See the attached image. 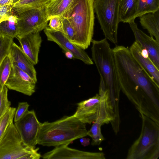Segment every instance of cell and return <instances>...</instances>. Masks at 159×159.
<instances>
[{"label": "cell", "mask_w": 159, "mask_h": 159, "mask_svg": "<svg viewBox=\"0 0 159 159\" xmlns=\"http://www.w3.org/2000/svg\"><path fill=\"white\" fill-rule=\"evenodd\" d=\"M15 122L14 125L24 144L31 148H36L41 123L34 110H28L21 119Z\"/></svg>", "instance_id": "30bf717a"}, {"label": "cell", "mask_w": 159, "mask_h": 159, "mask_svg": "<svg viewBox=\"0 0 159 159\" xmlns=\"http://www.w3.org/2000/svg\"><path fill=\"white\" fill-rule=\"evenodd\" d=\"M16 108L11 107L9 110L0 118V139L11 123L13 122Z\"/></svg>", "instance_id": "4316f807"}, {"label": "cell", "mask_w": 159, "mask_h": 159, "mask_svg": "<svg viewBox=\"0 0 159 159\" xmlns=\"http://www.w3.org/2000/svg\"><path fill=\"white\" fill-rule=\"evenodd\" d=\"M129 49L132 56L138 64L159 85V69L149 57L147 51L135 41Z\"/></svg>", "instance_id": "9a60e30c"}, {"label": "cell", "mask_w": 159, "mask_h": 159, "mask_svg": "<svg viewBox=\"0 0 159 159\" xmlns=\"http://www.w3.org/2000/svg\"><path fill=\"white\" fill-rule=\"evenodd\" d=\"M66 57L68 58L72 59L73 58V55L70 52H65Z\"/></svg>", "instance_id": "e575fe53"}, {"label": "cell", "mask_w": 159, "mask_h": 159, "mask_svg": "<svg viewBox=\"0 0 159 159\" xmlns=\"http://www.w3.org/2000/svg\"><path fill=\"white\" fill-rule=\"evenodd\" d=\"M128 23L134 35L135 41L147 51L149 57L159 69V43L139 29L134 20Z\"/></svg>", "instance_id": "5bb4252c"}, {"label": "cell", "mask_w": 159, "mask_h": 159, "mask_svg": "<svg viewBox=\"0 0 159 159\" xmlns=\"http://www.w3.org/2000/svg\"><path fill=\"white\" fill-rule=\"evenodd\" d=\"M77 105L73 115L82 123L90 124L97 120L102 125L110 122L114 128L115 115L107 93H99Z\"/></svg>", "instance_id": "8992f818"}, {"label": "cell", "mask_w": 159, "mask_h": 159, "mask_svg": "<svg viewBox=\"0 0 159 159\" xmlns=\"http://www.w3.org/2000/svg\"><path fill=\"white\" fill-rule=\"evenodd\" d=\"M3 87L0 85V93Z\"/></svg>", "instance_id": "d590c367"}, {"label": "cell", "mask_w": 159, "mask_h": 159, "mask_svg": "<svg viewBox=\"0 0 159 159\" xmlns=\"http://www.w3.org/2000/svg\"><path fill=\"white\" fill-rule=\"evenodd\" d=\"M119 0H93L94 13L105 38L113 44L118 43Z\"/></svg>", "instance_id": "ba28073f"}, {"label": "cell", "mask_w": 159, "mask_h": 159, "mask_svg": "<svg viewBox=\"0 0 159 159\" xmlns=\"http://www.w3.org/2000/svg\"><path fill=\"white\" fill-rule=\"evenodd\" d=\"M159 10V0H138L134 19Z\"/></svg>", "instance_id": "603a6c76"}, {"label": "cell", "mask_w": 159, "mask_h": 159, "mask_svg": "<svg viewBox=\"0 0 159 159\" xmlns=\"http://www.w3.org/2000/svg\"><path fill=\"white\" fill-rule=\"evenodd\" d=\"M49 21L48 26L50 28L63 33L62 19L61 16H55L52 17Z\"/></svg>", "instance_id": "4dcf8cb0"}, {"label": "cell", "mask_w": 159, "mask_h": 159, "mask_svg": "<svg viewBox=\"0 0 159 159\" xmlns=\"http://www.w3.org/2000/svg\"><path fill=\"white\" fill-rule=\"evenodd\" d=\"M13 4L0 7V23L7 20L11 15H13L12 11Z\"/></svg>", "instance_id": "1f68e13d"}, {"label": "cell", "mask_w": 159, "mask_h": 159, "mask_svg": "<svg viewBox=\"0 0 159 159\" xmlns=\"http://www.w3.org/2000/svg\"><path fill=\"white\" fill-rule=\"evenodd\" d=\"M18 18L17 39L31 33L40 32L47 26L48 21L45 8L27 10L18 16Z\"/></svg>", "instance_id": "9c48e42d"}, {"label": "cell", "mask_w": 159, "mask_h": 159, "mask_svg": "<svg viewBox=\"0 0 159 159\" xmlns=\"http://www.w3.org/2000/svg\"><path fill=\"white\" fill-rule=\"evenodd\" d=\"M139 17L143 28L159 43V10L145 14Z\"/></svg>", "instance_id": "ac0fdd59"}, {"label": "cell", "mask_w": 159, "mask_h": 159, "mask_svg": "<svg viewBox=\"0 0 159 159\" xmlns=\"http://www.w3.org/2000/svg\"><path fill=\"white\" fill-rule=\"evenodd\" d=\"M18 16L12 15L7 20L0 23V33L13 38L17 39L18 31L17 27Z\"/></svg>", "instance_id": "7402d4cb"}, {"label": "cell", "mask_w": 159, "mask_h": 159, "mask_svg": "<svg viewBox=\"0 0 159 159\" xmlns=\"http://www.w3.org/2000/svg\"><path fill=\"white\" fill-rule=\"evenodd\" d=\"M142 127L140 135L129 148L127 159H158L159 124L140 111Z\"/></svg>", "instance_id": "5b68a950"}, {"label": "cell", "mask_w": 159, "mask_h": 159, "mask_svg": "<svg viewBox=\"0 0 159 159\" xmlns=\"http://www.w3.org/2000/svg\"><path fill=\"white\" fill-rule=\"evenodd\" d=\"M17 39L26 55L34 65L37 64L42 42L39 32L31 33Z\"/></svg>", "instance_id": "e0dca14e"}, {"label": "cell", "mask_w": 159, "mask_h": 159, "mask_svg": "<svg viewBox=\"0 0 159 159\" xmlns=\"http://www.w3.org/2000/svg\"><path fill=\"white\" fill-rule=\"evenodd\" d=\"M86 124L73 115L55 121L41 123L37 136V144L57 147L69 145L74 140L87 135Z\"/></svg>", "instance_id": "3957f363"}, {"label": "cell", "mask_w": 159, "mask_h": 159, "mask_svg": "<svg viewBox=\"0 0 159 159\" xmlns=\"http://www.w3.org/2000/svg\"><path fill=\"white\" fill-rule=\"evenodd\" d=\"M13 39L0 33V65L4 59L9 54Z\"/></svg>", "instance_id": "484cf974"}, {"label": "cell", "mask_w": 159, "mask_h": 159, "mask_svg": "<svg viewBox=\"0 0 159 159\" xmlns=\"http://www.w3.org/2000/svg\"><path fill=\"white\" fill-rule=\"evenodd\" d=\"M9 55L13 65L23 71L37 83V73L34 65L21 48L14 42L11 45Z\"/></svg>", "instance_id": "2e32d148"}, {"label": "cell", "mask_w": 159, "mask_h": 159, "mask_svg": "<svg viewBox=\"0 0 159 159\" xmlns=\"http://www.w3.org/2000/svg\"><path fill=\"white\" fill-rule=\"evenodd\" d=\"M8 89L5 85H4L0 93V118L11 107V103L8 98Z\"/></svg>", "instance_id": "83f0119b"}, {"label": "cell", "mask_w": 159, "mask_h": 159, "mask_svg": "<svg viewBox=\"0 0 159 159\" xmlns=\"http://www.w3.org/2000/svg\"><path fill=\"white\" fill-rule=\"evenodd\" d=\"M14 0H0V7L7 5L13 4Z\"/></svg>", "instance_id": "836d02e7"}, {"label": "cell", "mask_w": 159, "mask_h": 159, "mask_svg": "<svg viewBox=\"0 0 159 159\" xmlns=\"http://www.w3.org/2000/svg\"><path fill=\"white\" fill-rule=\"evenodd\" d=\"M92 59L100 76L99 92L107 93L116 116H120L119 103L121 91L114 66L112 48L105 38L92 39Z\"/></svg>", "instance_id": "7a4b0ae2"}, {"label": "cell", "mask_w": 159, "mask_h": 159, "mask_svg": "<svg viewBox=\"0 0 159 159\" xmlns=\"http://www.w3.org/2000/svg\"><path fill=\"white\" fill-rule=\"evenodd\" d=\"M36 83L26 73L12 65L5 85L9 89L30 96L35 91Z\"/></svg>", "instance_id": "7c38bea8"}, {"label": "cell", "mask_w": 159, "mask_h": 159, "mask_svg": "<svg viewBox=\"0 0 159 159\" xmlns=\"http://www.w3.org/2000/svg\"><path fill=\"white\" fill-rule=\"evenodd\" d=\"M39 149L24 144L13 122L0 139V159H39Z\"/></svg>", "instance_id": "52a82bcc"}, {"label": "cell", "mask_w": 159, "mask_h": 159, "mask_svg": "<svg viewBox=\"0 0 159 159\" xmlns=\"http://www.w3.org/2000/svg\"><path fill=\"white\" fill-rule=\"evenodd\" d=\"M29 105L26 102H20L18 103L17 109L16 110L14 121L15 122L21 119L28 111Z\"/></svg>", "instance_id": "f546056e"}, {"label": "cell", "mask_w": 159, "mask_h": 159, "mask_svg": "<svg viewBox=\"0 0 159 159\" xmlns=\"http://www.w3.org/2000/svg\"><path fill=\"white\" fill-rule=\"evenodd\" d=\"M16 0V1H18V0Z\"/></svg>", "instance_id": "8d00e7d4"}, {"label": "cell", "mask_w": 159, "mask_h": 159, "mask_svg": "<svg viewBox=\"0 0 159 159\" xmlns=\"http://www.w3.org/2000/svg\"><path fill=\"white\" fill-rule=\"evenodd\" d=\"M73 0H53L45 8L48 20L55 16H61Z\"/></svg>", "instance_id": "44dd1931"}, {"label": "cell", "mask_w": 159, "mask_h": 159, "mask_svg": "<svg viewBox=\"0 0 159 159\" xmlns=\"http://www.w3.org/2000/svg\"><path fill=\"white\" fill-rule=\"evenodd\" d=\"M68 145L55 147L52 150L43 155V159H105L102 152H90L69 148Z\"/></svg>", "instance_id": "4fadbf2b"}, {"label": "cell", "mask_w": 159, "mask_h": 159, "mask_svg": "<svg viewBox=\"0 0 159 159\" xmlns=\"http://www.w3.org/2000/svg\"><path fill=\"white\" fill-rule=\"evenodd\" d=\"M62 19L63 33L69 40L74 43L75 41V33L69 21L66 18L61 16Z\"/></svg>", "instance_id": "f1b7e54d"}, {"label": "cell", "mask_w": 159, "mask_h": 159, "mask_svg": "<svg viewBox=\"0 0 159 159\" xmlns=\"http://www.w3.org/2000/svg\"><path fill=\"white\" fill-rule=\"evenodd\" d=\"M9 56H7L0 65V85L3 87L9 76L12 66Z\"/></svg>", "instance_id": "d4e9b609"}, {"label": "cell", "mask_w": 159, "mask_h": 159, "mask_svg": "<svg viewBox=\"0 0 159 159\" xmlns=\"http://www.w3.org/2000/svg\"><path fill=\"white\" fill-rule=\"evenodd\" d=\"M138 0H119V17L120 22L129 23L135 20Z\"/></svg>", "instance_id": "ffe728a7"}, {"label": "cell", "mask_w": 159, "mask_h": 159, "mask_svg": "<svg viewBox=\"0 0 159 159\" xmlns=\"http://www.w3.org/2000/svg\"><path fill=\"white\" fill-rule=\"evenodd\" d=\"M102 125L97 120L93 122L91 127L87 132V135L92 139V145H99L105 139L102 135L101 129Z\"/></svg>", "instance_id": "cb8c5ba5"}, {"label": "cell", "mask_w": 159, "mask_h": 159, "mask_svg": "<svg viewBox=\"0 0 159 159\" xmlns=\"http://www.w3.org/2000/svg\"><path fill=\"white\" fill-rule=\"evenodd\" d=\"M93 0H73L61 16L67 19L74 31V43L85 50L93 39L94 25Z\"/></svg>", "instance_id": "277c9868"}, {"label": "cell", "mask_w": 159, "mask_h": 159, "mask_svg": "<svg viewBox=\"0 0 159 159\" xmlns=\"http://www.w3.org/2000/svg\"><path fill=\"white\" fill-rule=\"evenodd\" d=\"M53 0H18L13 3V15L18 16L22 13L33 9H43Z\"/></svg>", "instance_id": "d6986e66"}, {"label": "cell", "mask_w": 159, "mask_h": 159, "mask_svg": "<svg viewBox=\"0 0 159 159\" xmlns=\"http://www.w3.org/2000/svg\"><path fill=\"white\" fill-rule=\"evenodd\" d=\"M44 32L48 40L55 43L64 52H70L73 58L80 60L87 65L93 64L92 59L84 50L71 42L62 32L48 26L44 29Z\"/></svg>", "instance_id": "8fae6325"}, {"label": "cell", "mask_w": 159, "mask_h": 159, "mask_svg": "<svg viewBox=\"0 0 159 159\" xmlns=\"http://www.w3.org/2000/svg\"><path fill=\"white\" fill-rule=\"evenodd\" d=\"M120 90L140 111L159 124V85L138 64L129 49L112 48Z\"/></svg>", "instance_id": "6da1fadb"}, {"label": "cell", "mask_w": 159, "mask_h": 159, "mask_svg": "<svg viewBox=\"0 0 159 159\" xmlns=\"http://www.w3.org/2000/svg\"><path fill=\"white\" fill-rule=\"evenodd\" d=\"M80 141L81 144L84 146H88L90 143L89 139L84 137L80 138Z\"/></svg>", "instance_id": "d6a6232c"}]
</instances>
